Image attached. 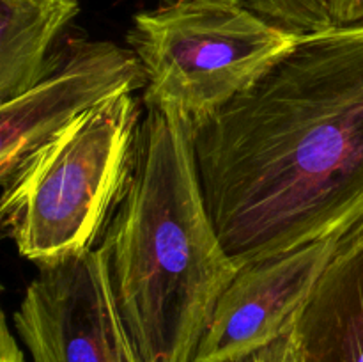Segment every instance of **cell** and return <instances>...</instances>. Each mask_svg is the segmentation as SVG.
Here are the masks:
<instances>
[{
    "label": "cell",
    "instance_id": "1",
    "mask_svg": "<svg viewBox=\"0 0 363 362\" xmlns=\"http://www.w3.org/2000/svg\"><path fill=\"white\" fill-rule=\"evenodd\" d=\"M199 180L238 268L363 220V23L300 34L191 124Z\"/></svg>",
    "mask_w": 363,
    "mask_h": 362
},
{
    "label": "cell",
    "instance_id": "2",
    "mask_svg": "<svg viewBox=\"0 0 363 362\" xmlns=\"http://www.w3.org/2000/svg\"><path fill=\"white\" fill-rule=\"evenodd\" d=\"M133 163L101 234L117 311L145 362H195L236 277L206 204L190 119L144 106Z\"/></svg>",
    "mask_w": 363,
    "mask_h": 362
},
{
    "label": "cell",
    "instance_id": "3",
    "mask_svg": "<svg viewBox=\"0 0 363 362\" xmlns=\"http://www.w3.org/2000/svg\"><path fill=\"white\" fill-rule=\"evenodd\" d=\"M298 38L223 0H167L135 14L128 32L145 75L144 106L174 109L191 124L254 85Z\"/></svg>",
    "mask_w": 363,
    "mask_h": 362
},
{
    "label": "cell",
    "instance_id": "4",
    "mask_svg": "<svg viewBox=\"0 0 363 362\" xmlns=\"http://www.w3.org/2000/svg\"><path fill=\"white\" fill-rule=\"evenodd\" d=\"M142 110L126 92L89 114L35 176L11 236L38 266L94 248L124 190Z\"/></svg>",
    "mask_w": 363,
    "mask_h": 362
},
{
    "label": "cell",
    "instance_id": "5",
    "mask_svg": "<svg viewBox=\"0 0 363 362\" xmlns=\"http://www.w3.org/2000/svg\"><path fill=\"white\" fill-rule=\"evenodd\" d=\"M144 87L133 50L74 39L52 57L38 85L0 105V220L7 234L35 176L71 131L103 103Z\"/></svg>",
    "mask_w": 363,
    "mask_h": 362
},
{
    "label": "cell",
    "instance_id": "6",
    "mask_svg": "<svg viewBox=\"0 0 363 362\" xmlns=\"http://www.w3.org/2000/svg\"><path fill=\"white\" fill-rule=\"evenodd\" d=\"M13 322L32 362H145L117 311L98 248L39 266Z\"/></svg>",
    "mask_w": 363,
    "mask_h": 362
},
{
    "label": "cell",
    "instance_id": "7",
    "mask_svg": "<svg viewBox=\"0 0 363 362\" xmlns=\"http://www.w3.org/2000/svg\"><path fill=\"white\" fill-rule=\"evenodd\" d=\"M342 234L319 238L238 270L218 298L195 362H238L294 329Z\"/></svg>",
    "mask_w": 363,
    "mask_h": 362
},
{
    "label": "cell",
    "instance_id": "8",
    "mask_svg": "<svg viewBox=\"0 0 363 362\" xmlns=\"http://www.w3.org/2000/svg\"><path fill=\"white\" fill-rule=\"evenodd\" d=\"M293 334L300 362H363V220L342 236Z\"/></svg>",
    "mask_w": 363,
    "mask_h": 362
},
{
    "label": "cell",
    "instance_id": "9",
    "mask_svg": "<svg viewBox=\"0 0 363 362\" xmlns=\"http://www.w3.org/2000/svg\"><path fill=\"white\" fill-rule=\"evenodd\" d=\"M78 13V0H0V105L45 78L50 46Z\"/></svg>",
    "mask_w": 363,
    "mask_h": 362
},
{
    "label": "cell",
    "instance_id": "10",
    "mask_svg": "<svg viewBox=\"0 0 363 362\" xmlns=\"http://www.w3.org/2000/svg\"><path fill=\"white\" fill-rule=\"evenodd\" d=\"M241 4L298 34H311L335 25L326 0H241Z\"/></svg>",
    "mask_w": 363,
    "mask_h": 362
},
{
    "label": "cell",
    "instance_id": "11",
    "mask_svg": "<svg viewBox=\"0 0 363 362\" xmlns=\"http://www.w3.org/2000/svg\"><path fill=\"white\" fill-rule=\"evenodd\" d=\"M238 362H300L293 330L269 346L262 348V350L252 353L250 357L241 358Z\"/></svg>",
    "mask_w": 363,
    "mask_h": 362
},
{
    "label": "cell",
    "instance_id": "12",
    "mask_svg": "<svg viewBox=\"0 0 363 362\" xmlns=\"http://www.w3.org/2000/svg\"><path fill=\"white\" fill-rule=\"evenodd\" d=\"M335 25L363 23V0H326Z\"/></svg>",
    "mask_w": 363,
    "mask_h": 362
},
{
    "label": "cell",
    "instance_id": "13",
    "mask_svg": "<svg viewBox=\"0 0 363 362\" xmlns=\"http://www.w3.org/2000/svg\"><path fill=\"white\" fill-rule=\"evenodd\" d=\"M0 362H25L16 339L11 334L7 319L2 316V337H0Z\"/></svg>",
    "mask_w": 363,
    "mask_h": 362
},
{
    "label": "cell",
    "instance_id": "14",
    "mask_svg": "<svg viewBox=\"0 0 363 362\" xmlns=\"http://www.w3.org/2000/svg\"><path fill=\"white\" fill-rule=\"evenodd\" d=\"M223 2H234V4H241V0H223Z\"/></svg>",
    "mask_w": 363,
    "mask_h": 362
}]
</instances>
